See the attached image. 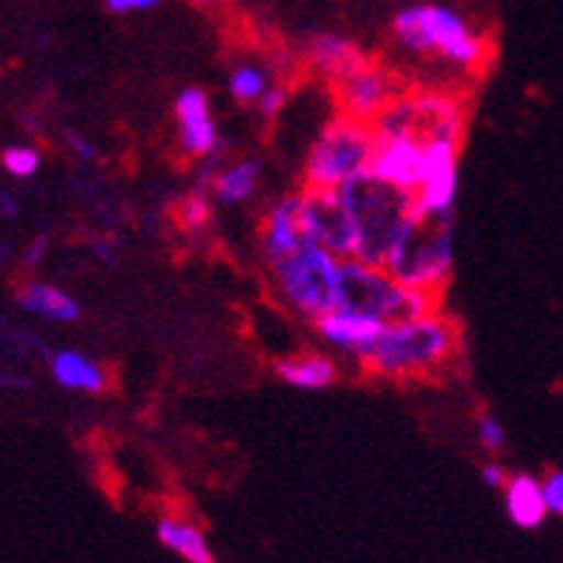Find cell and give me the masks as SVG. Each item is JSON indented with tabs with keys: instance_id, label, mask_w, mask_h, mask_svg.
Segmentation results:
<instances>
[{
	"instance_id": "obj_23",
	"label": "cell",
	"mask_w": 563,
	"mask_h": 563,
	"mask_svg": "<svg viewBox=\"0 0 563 563\" xmlns=\"http://www.w3.org/2000/svg\"><path fill=\"white\" fill-rule=\"evenodd\" d=\"M228 89L236 104L260 107V101L265 98L267 89H271V75H267L262 67L242 64V67H236L233 73H230Z\"/></svg>"
},
{
	"instance_id": "obj_6",
	"label": "cell",
	"mask_w": 563,
	"mask_h": 563,
	"mask_svg": "<svg viewBox=\"0 0 563 563\" xmlns=\"http://www.w3.org/2000/svg\"><path fill=\"white\" fill-rule=\"evenodd\" d=\"M267 267L274 276L276 294L288 311L317 322L319 317L336 308L342 260L328 247L308 242Z\"/></svg>"
},
{
	"instance_id": "obj_19",
	"label": "cell",
	"mask_w": 563,
	"mask_h": 563,
	"mask_svg": "<svg viewBox=\"0 0 563 563\" xmlns=\"http://www.w3.org/2000/svg\"><path fill=\"white\" fill-rule=\"evenodd\" d=\"M274 374L294 388L302 391H319V388L334 386L340 377V368L331 356L325 354H299V356H285L274 365Z\"/></svg>"
},
{
	"instance_id": "obj_4",
	"label": "cell",
	"mask_w": 563,
	"mask_h": 563,
	"mask_svg": "<svg viewBox=\"0 0 563 563\" xmlns=\"http://www.w3.org/2000/svg\"><path fill=\"white\" fill-rule=\"evenodd\" d=\"M440 299H443L440 294L402 285L386 267L365 265L360 260H342L336 308L371 313L383 319L386 325H394V322H408V319L440 311Z\"/></svg>"
},
{
	"instance_id": "obj_7",
	"label": "cell",
	"mask_w": 563,
	"mask_h": 563,
	"mask_svg": "<svg viewBox=\"0 0 563 563\" xmlns=\"http://www.w3.org/2000/svg\"><path fill=\"white\" fill-rule=\"evenodd\" d=\"M374 156V126L340 112L313 139L305 158V187L308 190H340L351 178L363 176Z\"/></svg>"
},
{
	"instance_id": "obj_30",
	"label": "cell",
	"mask_w": 563,
	"mask_h": 563,
	"mask_svg": "<svg viewBox=\"0 0 563 563\" xmlns=\"http://www.w3.org/2000/svg\"><path fill=\"white\" fill-rule=\"evenodd\" d=\"M46 256H49V239L35 236L30 245L23 247L21 262H23V267H26V271H35V267H41V262H44Z\"/></svg>"
},
{
	"instance_id": "obj_1",
	"label": "cell",
	"mask_w": 563,
	"mask_h": 563,
	"mask_svg": "<svg viewBox=\"0 0 563 563\" xmlns=\"http://www.w3.org/2000/svg\"><path fill=\"white\" fill-rule=\"evenodd\" d=\"M457 351L460 331L454 319L434 311L383 328L360 365L383 379H426L452 363Z\"/></svg>"
},
{
	"instance_id": "obj_35",
	"label": "cell",
	"mask_w": 563,
	"mask_h": 563,
	"mask_svg": "<svg viewBox=\"0 0 563 563\" xmlns=\"http://www.w3.org/2000/svg\"><path fill=\"white\" fill-rule=\"evenodd\" d=\"M199 3H216V0H199Z\"/></svg>"
},
{
	"instance_id": "obj_27",
	"label": "cell",
	"mask_w": 563,
	"mask_h": 563,
	"mask_svg": "<svg viewBox=\"0 0 563 563\" xmlns=\"http://www.w3.org/2000/svg\"><path fill=\"white\" fill-rule=\"evenodd\" d=\"M64 144H67L69 153L84 164L98 162V156H101V153H98V144H92V141L81 133H69L67 130V133H64Z\"/></svg>"
},
{
	"instance_id": "obj_13",
	"label": "cell",
	"mask_w": 563,
	"mask_h": 563,
	"mask_svg": "<svg viewBox=\"0 0 563 563\" xmlns=\"http://www.w3.org/2000/svg\"><path fill=\"white\" fill-rule=\"evenodd\" d=\"M178 121V144L187 158H208L213 162L219 156L222 139H219V126L213 124V112H210V98L205 89L187 87L176 96L173 104Z\"/></svg>"
},
{
	"instance_id": "obj_14",
	"label": "cell",
	"mask_w": 563,
	"mask_h": 563,
	"mask_svg": "<svg viewBox=\"0 0 563 563\" xmlns=\"http://www.w3.org/2000/svg\"><path fill=\"white\" fill-rule=\"evenodd\" d=\"M319 336L331 345L334 351L345 356H354L356 363H363V356L368 354L371 345L377 342V336L383 334L386 322L371 313L349 311V308H334L328 311L325 317H319L317 322Z\"/></svg>"
},
{
	"instance_id": "obj_26",
	"label": "cell",
	"mask_w": 563,
	"mask_h": 563,
	"mask_svg": "<svg viewBox=\"0 0 563 563\" xmlns=\"http://www.w3.org/2000/svg\"><path fill=\"white\" fill-rule=\"evenodd\" d=\"M475 434H477V443L486 449V452H500L506 445V429L504 422L497 420L495 415H481L477 417V426H475Z\"/></svg>"
},
{
	"instance_id": "obj_31",
	"label": "cell",
	"mask_w": 563,
	"mask_h": 563,
	"mask_svg": "<svg viewBox=\"0 0 563 563\" xmlns=\"http://www.w3.org/2000/svg\"><path fill=\"white\" fill-rule=\"evenodd\" d=\"M481 477L489 489H506V483H509L511 475L497 463V460H489V463H483L481 466Z\"/></svg>"
},
{
	"instance_id": "obj_32",
	"label": "cell",
	"mask_w": 563,
	"mask_h": 563,
	"mask_svg": "<svg viewBox=\"0 0 563 563\" xmlns=\"http://www.w3.org/2000/svg\"><path fill=\"white\" fill-rule=\"evenodd\" d=\"M162 0H107V9L115 12V15H124V12H144V9L158 7Z\"/></svg>"
},
{
	"instance_id": "obj_22",
	"label": "cell",
	"mask_w": 563,
	"mask_h": 563,
	"mask_svg": "<svg viewBox=\"0 0 563 563\" xmlns=\"http://www.w3.org/2000/svg\"><path fill=\"white\" fill-rule=\"evenodd\" d=\"M156 534L162 547L176 552L178 558H185L187 563H216L213 549H210L205 532L199 527H194V523H187V520L162 518L158 520Z\"/></svg>"
},
{
	"instance_id": "obj_25",
	"label": "cell",
	"mask_w": 563,
	"mask_h": 563,
	"mask_svg": "<svg viewBox=\"0 0 563 563\" xmlns=\"http://www.w3.org/2000/svg\"><path fill=\"white\" fill-rule=\"evenodd\" d=\"M0 164H3V170L7 176L12 178H32L37 170H41V153L30 144H12L0 153Z\"/></svg>"
},
{
	"instance_id": "obj_33",
	"label": "cell",
	"mask_w": 563,
	"mask_h": 563,
	"mask_svg": "<svg viewBox=\"0 0 563 563\" xmlns=\"http://www.w3.org/2000/svg\"><path fill=\"white\" fill-rule=\"evenodd\" d=\"M89 251H92V256L98 262H104V265H115L119 262V247L110 245L107 239H89Z\"/></svg>"
},
{
	"instance_id": "obj_12",
	"label": "cell",
	"mask_w": 563,
	"mask_h": 563,
	"mask_svg": "<svg viewBox=\"0 0 563 563\" xmlns=\"http://www.w3.org/2000/svg\"><path fill=\"white\" fill-rule=\"evenodd\" d=\"M422 141L411 135H374V156H371V176L386 185L417 194L422 185V162H426Z\"/></svg>"
},
{
	"instance_id": "obj_20",
	"label": "cell",
	"mask_w": 563,
	"mask_h": 563,
	"mask_svg": "<svg viewBox=\"0 0 563 563\" xmlns=\"http://www.w3.org/2000/svg\"><path fill=\"white\" fill-rule=\"evenodd\" d=\"M262 178V162L260 158H239L236 164H230L224 170H219L210 181V196L224 208H236L245 205L247 199L256 196Z\"/></svg>"
},
{
	"instance_id": "obj_29",
	"label": "cell",
	"mask_w": 563,
	"mask_h": 563,
	"mask_svg": "<svg viewBox=\"0 0 563 563\" xmlns=\"http://www.w3.org/2000/svg\"><path fill=\"white\" fill-rule=\"evenodd\" d=\"M543 497H547L549 515H561L563 518V472H552L543 481Z\"/></svg>"
},
{
	"instance_id": "obj_5",
	"label": "cell",
	"mask_w": 563,
	"mask_h": 563,
	"mask_svg": "<svg viewBox=\"0 0 563 563\" xmlns=\"http://www.w3.org/2000/svg\"><path fill=\"white\" fill-rule=\"evenodd\" d=\"M452 219L454 216H422L415 210L383 267L402 285L443 297L454 267Z\"/></svg>"
},
{
	"instance_id": "obj_34",
	"label": "cell",
	"mask_w": 563,
	"mask_h": 563,
	"mask_svg": "<svg viewBox=\"0 0 563 563\" xmlns=\"http://www.w3.org/2000/svg\"><path fill=\"white\" fill-rule=\"evenodd\" d=\"M0 213H3V219H18V213H21V205H18V199L12 194H0Z\"/></svg>"
},
{
	"instance_id": "obj_16",
	"label": "cell",
	"mask_w": 563,
	"mask_h": 563,
	"mask_svg": "<svg viewBox=\"0 0 563 563\" xmlns=\"http://www.w3.org/2000/svg\"><path fill=\"white\" fill-rule=\"evenodd\" d=\"M15 305L30 317L44 319L49 325H73L81 319V305L73 294L44 279H30L15 288Z\"/></svg>"
},
{
	"instance_id": "obj_21",
	"label": "cell",
	"mask_w": 563,
	"mask_h": 563,
	"mask_svg": "<svg viewBox=\"0 0 563 563\" xmlns=\"http://www.w3.org/2000/svg\"><path fill=\"white\" fill-rule=\"evenodd\" d=\"M506 511L509 520L520 529H538L547 520L549 506L543 497V483L532 475H515L506 483Z\"/></svg>"
},
{
	"instance_id": "obj_28",
	"label": "cell",
	"mask_w": 563,
	"mask_h": 563,
	"mask_svg": "<svg viewBox=\"0 0 563 563\" xmlns=\"http://www.w3.org/2000/svg\"><path fill=\"white\" fill-rule=\"evenodd\" d=\"M285 104H288V92H285V87H274V84H271V89H267L265 98L260 101L262 119H279V112L285 110Z\"/></svg>"
},
{
	"instance_id": "obj_8",
	"label": "cell",
	"mask_w": 563,
	"mask_h": 563,
	"mask_svg": "<svg viewBox=\"0 0 563 563\" xmlns=\"http://www.w3.org/2000/svg\"><path fill=\"white\" fill-rule=\"evenodd\" d=\"M371 126H374V135H411L422 144H431V141L463 144L466 112L452 96L422 89V92H402Z\"/></svg>"
},
{
	"instance_id": "obj_10",
	"label": "cell",
	"mask_w": 563,
	"mask_h": 563,
	"mask_svg": "<svg viewBox=\"0 0 563 563\" xmlns=\"http://www.w3.org/2000/svg\"><path fill=\"white\" fill-rule=\"evenodd\" d=\"M334 92L340 112L356 121H365V124H374L386 112V107H391L402 96V84L391 69L368 60L365 67L334 84Z\"/></svg>"
},
{
	"instance_id": "obj_2",
	"label": "cell",
	"mask_w": 563,
	"mask_h": 563,
	"mask_svg": "<svg viewBox=\"0 0 563 563\" xmlns=\"http://www.w3.org/2000/svg\"><path fill=\"white\" fill-rule=\"evenodd\" d=\"M336 194L342 196L356 224L354 260L383 267L394 242L415 213V194L386 185L371 173L351 178L349 185H342Z\"/></svg>"
},
{
	"instance_id": "obj_18",
	"label": "cell",
	"mask_w": 563,
	"mask_h": 563,
	"mask_svg": "<svg viewBox=\"0 0 563 563\" xmlns=\"http://www.w3.org/2000/svg\"><path fill=\"white\" fill-rule=\"evenodd\" d=\"M308 60L331 84H340L342 78H349L351 73H356V69L368 64V58L360 53V46H354L349 37L340 35L313 37L311 49H308Z\"/></svg>"
},
{
	"instance_id": "obj_24",
	"label": "cell",
	"mask_w": 563,
	"mask_h": 563,
	"mask_svg": "<svg viewBox=\"0 0 563 563\" xmlns=\"http://www.w3.org/2000/svg\"><path fill=\"white\" fill-rule=\"evenodd\" d=\"M210 199H213V196H210V190H205V187H196L194 194H187L185 199L178 201L176 216H178V222L185 224V230L196 233V230L208 228L210 216H213Z\"/></svg>"
},
{
	"instance_id": "obj_17",
	"label": "cell",
	"mask_w": 563,
	"mask_h": 563,
	"mask_svg": "<svg viewBox=\"0 0 563 563\" xmlns=\"http://www.w3.org/2000/svg\"><path fill=\"white\" fill-rule=\"evenodd\" d=\"M46 371H49L55 386H60L64 391L98 397V394H104L107 386H110V374H107L104 365L96 363L92 356L81 354V351L75 349L53 351L49 360H46Z\"/></svg>"
},
{
	"instance_id": "obj_11",
	"label": "cell",
	"mask_w": 563,
	"mask_h": 563,
	"mask_svg": "<svg viewBox=\"0 0 563 563\" xmlns=\"http://www.w3.org/2000/svg\"><path fill=\"white\" fill-rule=\"evenodd\" d=\"M457 141H431L422 162V185L415 194V210L422 216H454L457 201Z\"/></svg>"
},
{
	"instance_id": "obj_15",
	"label": "cell",
	"mask_w": 563,
	"mask_h": 563,
	"mask_svg": "<svg viewBox=\"0 0 563 563\" xmlns=\"http://www.w3.org/2000/svg\"><path fill=\"white\" fill-rule=\"evenodd\" d=\"M308 242L311 239H308L302 224V194H290L271 205L265 222H262V253H265L267 265L288 256L297 247L308 245Z\"/></svg>"
},
{
	"instance_id": "obj_3",
	"label": "cell",
	"mask_w": 563,
	"mask_h": 563,
	"mask_svg": "<svg viewBox=\"0 0 563 563\" xmlns=\"http://www.w3.org/2000/svg\"><path fill=\"white\" fill-rule=\"evenodd\" d=\"M394 35L411 55H434L466 73L481 69L489 58L483 37L475 35V30L454 9L438 3L402 9L394 18Z\"/></svg>"
},
{
	"instance_id": "obj_9",
	"label": "cell",
	"mask_w": 563,
	"mask_h": 563,
	"mask_svg": "<svg viewBox=\"0 0 563 563\" xmlns=\"http://www.w3.org/2000/svg\"><path fill=\"white\" fill-rule=\"evenodd\" d=\"M302 224L311 242L328 247L340 260L356 256V224L336 190H308L302 187Z\"/></svg>"
}]
</instances>
